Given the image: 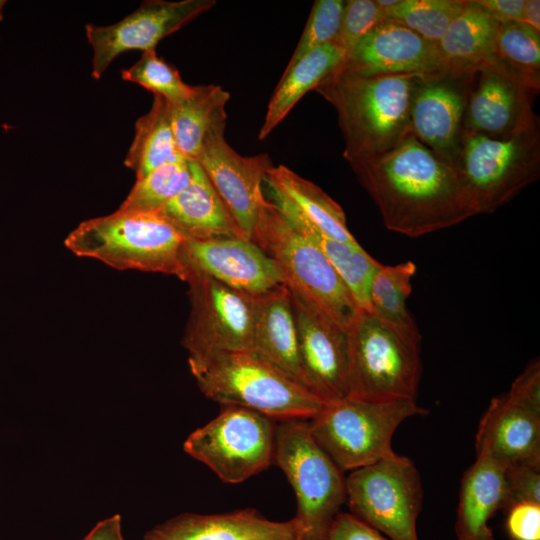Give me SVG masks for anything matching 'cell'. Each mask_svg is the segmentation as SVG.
Returning <instances> with one entry per match:
<instances>
[{
    "label": "cell",
    "mask_w": 540,
    "mask_h": 540,
    "mask_svg": "<svg viewBox=\"0 0 540 540\" xmlns=\"http://www.w3.org/2000/svg\"><path fill=\"white\" fill-rule=\"evenodd\" d=\"M507 511V530L514 540H540L539 503L520 502Z\"/></svg>",
    "instance_id": "obj_40"
},
{
    "label": "cell",
    "mask_w": 540,
    "mask_h": 540,
    "mask_svg": "<svg viewBox=\"0 0 540 540\" xmlns=\"http://www.w3.org/2000/svg\"><path fill=\"white\" fill-rule=\"evenodd\" d=\"M415 272L416 265L410 260L396 265L382 264L370 287L371 310L396 323H416L406 306Z\"/></svg>",
    "instance_id": "obj_33"
},
{
    "label": "cell",
    "mask_w": 540,
    "mask_h": 540,
    "mask_svg": "<svg viewBox=\"0 0 540 540\" xmlns=\"http://www.w3.org/2000/svg\"><path fill=\"white\" fill-rule=\"evenodd\" d=\"M351 514L392 540H418L423 489L411 459L394 453L355 469L346 478Z\"/></svg>",
    "instance_id": "obj_11"
},
{
    "label": "cell",
    "mask_w": 540,
    "mask_h": 540,
    "mask_svg": "<svg viewBox=\"0 0 540 540\" xmlns=\"http://www.w3.org/2000/svg\"><path fill=\"white\" fill-rule=\"evenodd\" d=\"M83 540H125L119 514L99 521Z\"/></svg>",
    "instance_id": "obj_43"
},
{
    "label": "cell",
    "mask_w": 540,
    "mask_h": 540,
    "mask_svg": "<svg viewBox=\"0 0 540 540\" xmlns=\"http://www.w3.org/2000/svg\"><path fill=\"white\" fill-rule=\"evenodd\" d=\"M226 116L208 131L195 161L224 201L247 239H252L268 200L262 191L268 170L273 166L267 154L242 156L224 136Z\"/></svg>",
    "instance_id": "obj_14"
},
{
    "label": "cell",
    "mask_w": 540,
    "mask_h": 540,
    "mask_svg": "<svg viewBox=\"0 0 540 540\" xmlns=\"http://www.w3.org/2000/svg\"><path fill=\"white\" fill-rule=\"evenodd\" d=\"M521 22L540 33L539 0H525Z\"/></svg>",
    "instance_id": "obj_44"
},
{
    "label": "cell",
    "mask_w": 540,
    "mask_h": 540,
    "mask_svg": "<svg viewBox=\"0 0 540 540\" xmlns=\"http://www.w3.org/2000/svg\"><path fill=\"white\" fill-rule=\"evenodd\" d=\"M421 76H365L338 68L315 88L337 112L348 162L386 153L411 134V102Z\"/></svg>",
    "instance_id": "obj_2"
},
{
    "label": "cell",
    "mask_w": 540,
    "mask_h": 540,
    "mask_svg": "<svg viewBox=\"0 0 540 540\" xmlns=\"http://www.w3.org/2000/svg\"><path fill=\"white\" fill-rule=\"evenodd\" d=\"M385 19L376 0L345 1L339 32L334 42L348 54L369 31Z\"/></svg>",
    "instance_id": "obj_37"
},
{
    "label": "cell",
    "mask_w": 540,
    "mask_h": 540,
    "mask_svg": "<svg viewBox=\"0 0 540 540\" xmlns=\"http://www.w3.org/2000/svg\"><path fill=\"white\" fill-rule=\"evenodd\" d=\"M507 397L515 404L540 415V363L531 361L514 380Z\"/></svg>",
    "instance_id": "obj_39"
},
{
    "label": "cell",
    "mask_w": 540,
    "mask_h": 540,
    "mask_svg": "<svg viewBox=\"0 0 540 540\" xmlns=\"http://www.w3.org/2000/svg\"><path fill=\"white\" fill-rule=\"evenodd\" d=\"M189 163V183L157 212L187 239L246 238L199 163Z\"/></svg>",
    "instance_id": "obj_22"
},
{
    "label": "cell",
    "mask_w": 540,
    "mask_h": 540,
    "mask_svg": "<svg viewBox=\"0 0 540 540\" xmlns=\"http://www.w3.org/2000/svg\"><path fill=\"white\" fill-rule=\"evenodd\" d=\"M274 463L284 472L297 498L293 518L302 540H325L346 501V478L314 440L308 420L278 421Z\"/></svg>",
    "instance_id": "obj_7"
},
{
    "label": "cell",
    "mask_w": 540,
    "mask_h": 540,
    "mask_svg": "<svg viewBox=\"0 0 540 540\" xmlns=\"http://www.w3.org/2000/svg\"><path fill=\"white\" fill-rule=\"evenodd\" d=\"M190 314L182 338L189 356L253 350L256 297L191 274Z\"/></svg>",
    "instance_id": "obj_12"
},
{
    "label": "cell",
    "mask_w": 540,
    "mask_h": 540,
    "mask_svg": "<svg viewBox=\"0 0 540 540\" xmlns=\"http://www.w3.org/2000/svg\"><path fill=\"white\" fill-rule=\"evenodd\" d=\"M466 87L465 134L503 136L537 115L539 88L498 57L462 70Z\"/></svg>",
    "instance_id": "obj_13"
},
{
    "label": "cell",
    "mask_w": 540,
    "mask_h": 540,
    "mask_svg": "<svg viewBox=\"0 0 540 540\" xmlns=\"http://www.w3.org/2000/svg\"><path fill=\"white\" fill-rule=\"evenodd\" d=\"M348 395L368 401H416L422 364L416 323L359 309L347 327Z\"/></svg>",
    "instance_id": "obj_3"
},
{
    "label": "cell",
    "mask_w": 540,
    "mask_h": 540,
    "mask_svg": "<svg viewBox=\"0 0 540 540\" xmlns=\"http://www.w3.org/2000/svg\"><path fill=\"white\" fill-rule=\"evenodd\" d=\"M187 238L157 211H117L80 223L64 241L79 257L118 270L175 275L185 281L182 249Z\"/></svg>",
    "instance_id": "obj_5"
},
{
    "label": "cell",
    "mask_w": 540,
    "mask_h": 540,
    "mask_svg": "<svg viewBox=\"0 0 540 540\" xmlns=\"http://www.w3.org/2000/svg\"><path fill=\"white\" fill-rule=\"evenodd\" d=\"M465 5L466 0H399L382 10L386 19L396 21L438 45Z\"/></svg>",
    "instance_id": "obj_32"
},
{
    "label": "cell",
    "mask_w": 540,
    "mask_h": 540,
    "mask_svg": "<svg viewBox=\"0 0 540 540\" xmlns=\"http://www.w3.org/2000/svg\"><path fill=\"white\" fill-rule=\"evenodd\" d=\"M466 87L462 71L446 69L418 80L410 109L411 133L454 164L465 135Z\"/></svg>",
    "instance_id": "obj_18"
},
{
    "label": "cell",
    "mask_w": 540,
    "mask_h": 540,
    "mask_svg": "<svg viewBox=\"0 0 540 540\" xmlns=\"http://www.w3.org/2000/svg\"><path fill=\"white\" fill-rule=\"evenodd\" d=\"M275 422L245 407L221 405L219 414L192 432L183 448L223 482L240 483L274 463Z\"/></svg>",
    "instance_id": "obj_10"
},
{
    "label": "cell",
    "mask_w": 540,
    "mask_h": 540,
    "mask_svg": "<svg viewBox=\"0 0 540 540\" xmlns=\"http://www.w3.org/2000/svg\"><path fill=\"white\" fill-rule=\"evenodd\" d=\"M476 456L505 468L540 461V415L512 402L506 394L491 400L476 434Z\"/></svg>",
    "instance_id": "obj_21"
},
{
    "label": "cell",
    "mask_w": 540,
    "mask_h": 540,
    "mask_svg": "<svg viewBox=\"0 0 540 540\" xmlns=\"http://www.w3.org/2000/svg\"><path fill=\"white\" fill-rule=\"evenodd\" d=\"M272 202L282 203L324 235L357 243L348 229L343 209L321 188L284 165L272 166L264 181Z\"/></svg>",
    "instance_id": "obj_25"
},
{
    "label": "cell",
    "mask_w": 540,
    "mask_h": 540,
    "mask_svg": "<svg viewBox=\"0 0 540 540\" xmlns=\"http://www.w3.org/2000/svg\"><path fill=\"white\" fill-rule=\"evenodd\" d=\"M427 412L414 400L368 401L346 396L326 403L308 423L317 444L345 472L394 454L392 437L397 427Z\"/></svg>",
    "instance_id": "obj_8"
},
{
    "label": "cell",
    "mask_w": 540,
    "mask_h": 540,
    "mask_svg": "<svg viewBox=\"0 0 540 540\" xmlns=\"http://www.w3.org/2000/svg\"><path fill=\"white\" fill-rule=\"evenodd\" d=\"M230 94L215 84L198 85L184 99L171 104V122L179 153L195 160L203 141L220 118L226 116L225 106Z\"/></svg>",
    "instance_id": "obj_29"
},
{
    "label": "cell",
    "mask_w": 540,
    "mask_h": 540,
    "mask_svg": "<svg viewBox=\"0 0 540 540\" xmlns=\"http://www.w3.org/2000/svg\"><path fill=\"white\" fill-rule=\"evenodd\" d=\"M295 540H302V539L299 536H297Z\"/></svg>",
    "instance_id": "obj_46"
},
{
    "label": "cell",
    "mask_w": 540,
    "mask_h": 540,
    "mask_svg": "<svg viewBox=\"0 0 540 540\" xmlns=\"http://www.w3.org/2000/svg\"><path fill=\"white\" fill-rule=\"evenodd\" d=\"M201 392L220 405H237L276 421L310 420L324 403L253 351L189 356Z\"/></svg>",
    "instance_id": "obj_4"
},
{
    "label": "cell",
    "mask_w": 540,
    "mask_h": 540,
    "mask_svg": "<svg viewBox=\"0 0 540 540\" xmlns=\"http://www.w3.org/2000/svg\"><path fill=\"white\" fill-rule=\"evenodd\" d=\"M182 263L185 282L191 274L204 275L253 297L286 283L276 262L247 238L187 239Z\"/></svg>",
    "instance_id": "obj_17"
},
{
    "label": "cell",
    "mask_w": 540,
    "mask_h": 540,
    "mask_svg": "<svg viewBox=\"0 0 540 540\" xmlns=\"http://www.w3.org/2000/svg\"><path fill=\"white\" fill-rule=\"evenodd\" d=\"M5 4H6L5 0H0V21L3 18V11H4Z\"/></svg>",
    "instance_id": "obj_45"
},
{
    "label": "cell",
    "mask_w": 540,
    "mask_h": 540,
    "mask_svg": "<svg viewBox=\"0 0 540 540\" xmlns=\"http://www.w3.org/2000/svg\"><path fill=\"white\" fill-rule=\"evenodd\" d=\"M191 179L189 159L182 155L137 179L124 202V210L158 211L182 191Z\"/></svg>",
    "instance_id": "obj_31"
},
{
    "label": "cell",
    "mask_w": 540,
    "mask_h": 540,
    "mask_svg": "<svg viewBox=\"0 0 540 540\" xmlns=\"http://www.w3.org/2000/svg\"><path fill=\"white\" fill-rule=\"evenodd\" d=\"M215 4L214 0H149L115 24H87L86 36L93 49L92 77L100 79L111 62L123 52L155 50L162 39Z\"/></svg>",
    "instance_id": "obj_16"
},
{
    "label": "cell",
    "mask_w": 540,
    "mask_h": 540,
    "mask_svg": "<svg viewBox=\"0 0 540 540\" xmlns=\"http://www.w3.org/2000/svg\"><path fill=\"white\" fill-rule=\"evenodd\" d=\"M497 27L498 23L474 0H466L438 43L447 69L462 71L497 58Z\"/></svg>",
    "instance_id": "obj_28"
},
{
    "label": "cell",
    "mask_w": 540,
    "mask_h": 540,
    "mask_svg": "<svg viewBox=\"0 0 540 540\" xmlns=\"http://www.w3.org/2000/svg\"><path fill=\"white\" fill-rule=\"evenodd\" d=\"M497 57L540 89V33L522 22L498 23Z\"/></svg>",
    "instance_id": "obj_34"
},
{
    "label": "cell",
    "mask_w": 540,
    "mask_h": 540,
    "mask_svg": "<svg viewBox=\"0 0 540 540\" xmlns=\"http://www.w3.org/2000/svg\"><path fill=\"white\" fill-rule=\"evenodd\" d=\"M346 56L338 44L331 42L286 68L269 101L259 139L264 140L270 135L308 91L315 90L328 75L342 66Z\"/></svg>",
    "instance_id": "obj_26"
},
{
    "label": "cell",
    "mask_w": 540,
    "mask_h": 540,
    "mask_svg": "<svg viewBox=\"0 0 540 540\" xmlns=\"http://www.w3.org/2000/svg\"><path fill=\"white\" fill-rule=\"evenodd\" d=\"M505 469L508 509L520 502L540 504V461L520 463Z\"/></svg>",
    "instance_id": "obj_38"
},
{
    "label": "cell",
    "mask_w": 540,
    "mask_h": 540,
    "mask_svg": "<svg viewBox=\"0 0 540 540\" xmlns=\"http://www.w3.org/2000/svg\"><path fill=\"white\" fill-rule=\"evenodd\" d=\"M121 75L123 80L136 83L170 103L186 98L194 87L185 83L178 70L160 58L155 50L144 51L134 65L122 70Z\"/></svg>",
    "instance_id": "obj_35"
},
{
    "label": "cell",
    "mask_w": 540,
    "mask_h": 540,
    "mask_svg": "<svg viewBox=\"0 0 540 540\" xmlns=\"http://www.w3.org/2000/svg\"><path fill=\"white\" fill-rule=\"evenodd\" d=\"M349 164L392 232L416 238L476 215L454 166L412 133L386 153Z\"/></svg>",
    "instance_id": "obj_1"
},
{
    "label": "cell",
    "mask_w": 540,
    "mask_h": 540,
    "mask_svg": "<svg viewBox=\"0 0 540 540\" xmlns=\"http://www.w3.org/2000/svg\"><path fill=\"white\" fill-rule=\"evenodd\" d=\"M503 509H508L506 469L478 455L461 480L455 523L458 540H495L488 521Z\"/></svg>",
    "instance_id": "obj_23"
},
{
    "label": "cell",
    "mask_w": 540,
    "mask_h": 540,
    "mask_svg": "<svg viewBox=\"0 0 540 540\" xmlns=\"http://www.w3.org/2000/svg\"><path fill=\"white\" fill-rule=\"evenodd\" d=\"M341 70L365 75H428L447 69L437 44L385 19L347 54Z\"/></svg>",
    "instance_id": "obj_19"
},
{
    "label": "cell",
    "mask_w": 540,
    "mask_h": 540,
    "mask_svg": "<svg viewBox=\"0 0 540 540\" xmlns=\"http://www.w3.org/2000/svg\"><path fill=\"white\" fill-rule=\"evenodd\" d=\"M453 166L476 215L493 213L539 177L538 116L503 136L465 134Z\"/></svg>",
    "instance_id": "obj_6"
},
{
    "label": "cell",
    "mask_w": 540,
    "mask_h": 540,
    "mask_svg": "<svg viewBox=\"0 0 540 540\" xmlns=\"http://www.w3.org/2000/svg\"><path fill=\"white\" fill-rule=\"evenodd\" d=\"M252 351L304 386L291 293L286 285L256 297Z\"/></svg>",
    "instance_id": "obj_24"
},
{
    "label": "cell",
    "mask_w": 540,
    "mask_h": 540,
    "mask_svg": "<svg viewBox=\"0 0 540 540\" xmlns=\"http://www.w3.org/2000/svg\"><path fill=\"white\" fill-rule=\"evenodd\" d=\"M179 156L172 129L171 104L154 95L150 110L135 123V135L124 164L140 179Z\"/></svg>",
    "instance_id": "obj_30"
},
{
    "label": "cell",
    "mask_w": 540,
    "mask_h": 540,
    "mask_svg": "<svg viewBox=\"0 0 540 540\" xmlns=\"http://www.w3.org/2000/svg\"><path fill=\"white\" fill-rule=\"evenodd\" d=\"M271 203L321 250L348 288L358 309L371 310L370 287L382 264L370 256L358 242L347 243L330 238L288 206L278 202Z\"/></svg>",
    "instance_id": "obj_27"
},
{
    "label": "cell",
    "mask_w": 540,
    "mask_h": 540,
    "mask_svg": "<svg viewBox=\"0 0 540 540\" xmlns=\"http://www.w3.org/2000/svg\"><path fill=\"white\" fill-rule=\"evenodd\" d=\"M294 519L271 521L254 509L201 515L183 513L150 529L143 540H295Z\"/></svg>",
    "instance_id": "obj_20"
},
{
    "label": "cell",
    "mask_w": 540,
    "mask_h": 540,
    "mask_svg": "<svg viewBox=\"0 0 540 540\" xmlns=\"http://www.w3.org/2000/svg\"><path fill=\"white\" fill-rule=\"evenodd\" d=\"M278 265L285 285L347 328L359 310L348 288L321 250L270 201L252 239Z\"/></svg>",
    "instance_id": "obj_9"
},
{
    "label": "cell",
    "mask_w": 540,
    "mask_h": 540,
    "mask_svg": "<svg viewBox=\"0 0 540 540\" xmlns=\"http://www.w3.org/2000/svg\"><path fill=\"white\" fill-rule=\"evenodd\" d=\"M291 293L303 385L324 403L348 395L347 328L296 291Z\"/></svg>",
    "instance_id": "obj_15"
},
{
    "label": "cell",
    "mask_w": 540,
    "mask_h": 540,
    "mask_svg": "<svg viewBox=\"0 0 540 540\" xmlns=\"http://www.w3.org/2000/svg\"><path fill=\"white\" fill-rule=\"evenodd\" d=\"M325 540H388L380 532L351 513L339 512Z\"/></svg>",
    "instance_id": "obj_41"
},
{
    "label": "cell",
    "mask_w": 540,
    "mask_h": 540,
    "mask_svg": "<svg viewBox=\"0 0 540 540\" xmlns=\"http://www.w3.org/2000/svg\"><path fill=\"white\" fill-rule=\"evenodd\" d=\"M344 6L343 0L314 2L307 24L286 68L293 66L309 52L336 40Z\"/></svg>",
    "instance_id": "obj_36"
},
{
    "label": "cell",
    "mask_w": 540,
    "mask_h": 540,
    "mask_svg": "<svg viewBox=\"0 0 540 540\" xmlns=\"http://www.w3.org/2000/svg\"><path fill=\"white\" fill-rule=\"evenodd\" d=\"M497 23L521 22L525 0H474Z\"/></svg>",
    "instance_id": "obj_42"
}]
</instances>
